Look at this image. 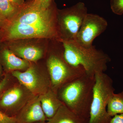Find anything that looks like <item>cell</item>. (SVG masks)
<instances>
[{
    "mask_svg": "<svg viewBox=\"0 0 123 123\" xmlns=\"http://www.w3.org/2000/svg\"><path fill=\"white\" fill-rule=\"evenodd\" d=\"M95 83V75L86 73L61 86L57 90V95L69 110L89 121Z\"/></svg>",
    "mask_w": 123,
    "mask_h": 123,
    "instance_id": "obj_1",
    "label": "cell"
},
{
    "mask_svg": "<svg viewBox=\"0 0 123 123\" xmlns=\"http://www.w3.org/2000/svg\"><path fill=\"white\" fill-rule=\"evenodd\" d=\"M64 57L69 64L82 67L88 74L95 75L98 72H105L107 64L111 61L109 56L92 46L86 47L76 41L62 42Z\"/></svg>",
    "mask_w": 123,
    "mask_h": 123,
    "instance_id": "obj_2",
    "label": "cell"
},
{
    "mask_svg": "<svg viewBox=\"0 0 123 123\" xmlns=\"http://www.w3.org/2000/svg\"><path fill=\"white\" fill-rule=\"evenodd\" d=\"M95 83L88 123H109L112 117L108 113V101L114 93L112 79L104 72L95 75Z\"/></svg>",
    "mask_w": 123,
    "mask_h": 123,
    "instance_id": "obj_3",
    "label": "cell"
},
{
    "mask_svg": "<svg viewBox=\"0 0 123 123\" xmlns=\"http://www.w3.org/2000/svg\"><path fill=\"white\" fill-rule=\"evenodd\" d=\"M51 88L57 92L61 86L72 81L86 73L81 66H73L64 57V52L60 55L52 54L47 62Z\"/></svg>",
    "mask_w": 123,
    "mask_h": 123,
    "instance_id": "obj_4",
    "label": "cell"
},
{
    "mask_svg": "<svg viewBox=\"0 0 123 123\" xmlns=\"http://www.w3.org/2000/svg\"><path fill=\"white\" fill-rule=\"evenodd\" d=\"M35 95L22 84L15 85L5 91L0 98V110L9 116L15 117Z\"/></svg>",
    "mask_w": 123,
    "mask_h": 123,
    "instance_id": "obj_5",
    "label": "cell"
},
{
    "mask_svg": "<svg viewBox=\"0 0 123 123\" xmlns=\"http://www.w3.org/2000/svg\"><path fill=\"white\" fill-rule=\"evenodd\" d=\"M88 11L85 5L79 2L60 15L61 33L64 37L62 42L74 41Z\"/></svg>",
    "mask_w": 123,
    "mask_h": 123,
    "instance_id": "obj_6",
    "label": "cell"
},
{
    "mask_svg": "<svg viewBox=\"0 0 123 123\" xmlns=\"http://www.w3.org/2000/svg\"><path fill=\"white\" fill-rule=\"evenodd\" d=\"M108 22L97 14L88 13L77 33L75 41L86 47H90L93 42L107 28Z\"/></svg>",
    "mask_w": 123,
    "mask_h": 123,
    "instance_id": "obj_7",
    "label": "cell"
},
{
    "mask_svg": "<svg viewBox=\"0 0 123 123\" xmlns=\"http://www.w3.org/2000/svg\"><path fill=\"white\" fill-rule=\"evenodd\" d=\"M48 37H58L56 24L36 25L13 22L7 33L10 39Z\"/></svg>",
    "mask_w": 123,
    "mask_h": 123,
    "instance_id": "obj_8",
    "label": "cell"
},
{
    "mask_svg": "<svg viewBox=\"0 0 123 123\" xmlns=\"http://www.w3.org/2000/svg\"><path fill=\"white\" fill-rule=\"evenodd\" d=\"M12 75L34 95L43 94L51 88L50 77L45 76L33 66L25 71H12Z\"/></svg>",
    "mask_w": 123,
    "mask_h": 123,
    "instance_id": "obj_9",
    "label": "cell"
},
{
    "mask_svg": "<svg viewBox=\"0 0 123 123\" xmlns=\"http://www.w3.org/2000/svg\"><path fill=\"white\" fill-rule=\"evenodd\" d=\"M55 15L49 8L43 9L31 4L20 13L13 22L36 25L56 24Z\"/></svg>",
    "mask_w": 123,
    "mask_h": 123,
    "instance_id": "obj_10",
    "label": "cell"
},
{
    "mask_svg": "<svg viewBox=\"0 0 123 123\" xmlns=\"http://www.w3.org/2000/svg\"><path fill=\"white\" fill-rule=\"evenodd\" d=\"M19 123H35L47 120L42 109L40 95L29 100L15 117Z\"/></svg>",
    "mask_w": 123,
    "mask_h": 123,
    "instance_id": "obj_11",
    "label": "cell"
},
{
    "mask_svg": "<svg viewBox=\"0 0 123 123\" xmlns=\"http://www.w3.org/2000/svg\"><path fill=\"white\" fill-rule=\"evenodd\" d=\"M40 98L42 109L47 119L52 118L63 104L57 92L51 88L40 95Z\"/></svg>",
    "mask_w": 123,
    "mask_h": 123,
    "instance_id": "obj_12",
    "label": "cell"
},
{
    "mask_svg": "<svg viewBox=\"0 0 123 123\" xmlns=\"http://www.w3.org/2000/svg\"><path fill=\"white\" fill-rule=\"evenodd\" d=\"M46 121L47 123H88L89 121L79 116L63 104L55 115Z\"/></svg>",
    "mask_w": 123,
    "mask_h": 123,
    "instance_id": "obj_13",
    "label": "cell"
},
{
    "mask_svg": "<svg viewBox=\"0 0 123 123\" xmlns=\"http://www.w3.org/2000/svg\"><path fill=\"white\" fill-rule=\"evenodd\" d=\"M2 57L8 70L13 71L23 70L30 67L28 61L18 57L12 52L7 49L3 51Z\"/></svg>",
    "mask_w": 123,
    "mask_h": 123,
    "instance_id": "obj_14",
    "label": "cell"
},
{
    "mask_svg": "<svg viewBox=\"0 0 123 123\" xmlns=\"http://www.w3.org/2000/svg\"><path fill=\"white\" fill-rule=\"evenodd\" d=\"M14 52L23 59L31 62L37 61L43 55L42 49L34 46L18 47L14 49Z\"/></svg>",
    "mask_w": 123,
    "mask_h": 123,
    "instance_id": "obj_15",
    "label": "cell"
},
{
    "mask_svg": "<svg viewBox=\"0 0 123 123\" xmlns=\"http://www.w3.org/2000/svg\"><path fill=\"white\" fill-rule=\"evenodd\" d=\"M107 110L108 114L112 117L123 114V91L112 95L108 101Z\"/></svg>",
    "mask_w": 123,
    "mask_h": 123,
    "instance_id": "obj_16",
    "label": "cell"
},
{
    "mask_svg": "<svg viewBox=\"0 0 123 123\" xmlns=\"http://www.w3.org/2000/svg\"><path fill=\"white\" fill-rule=\"evenodd\" d=\"M17 10V6L6 0H0V16L8 18L11 17Z\"/></svg>",
    "mask_w": 123,
    "mask_h": 123,
    "instance_id": "obj_17",
    "label": "cell"
},
{
    "mask_svg": "<svg viewBox=\"0 0 123 123\" xmlns=\"http://www.w3.org/2000/svg\"><path fill=\"white\" fill-rule=\"evenodd\" d=\"M110 5L112 12L115 14H123V0H110Z\"/></svg>",
    "mask_w": 123,
    "mask_h": 123,
    "instance_id": "obj_18",
    "label": "cell"
},
{
    "mask_svg": "<svg viewBox=\"0 0 123 123\" xmlns=\"http://www.w3.org/2000/svg\"><path fill=\"white\" fill-rule=\"evenodd\" d=\"M0 123H19L16 117L6 114L0 110Z\"/></svg>",
    "mask_w": 123,
    "mask_h": 123,
    "instance_id": "obj_19",
    "label": "cell"
},
{
    "mask_svg": "<svg viewBox=\"0 0 123 123\" xmlns=\"http://www.w3.org/2000/svg\"><path fill=\"white\" fill-rule=\"evenodd\" d=\"M52 0H34L32 4L40 8L47 9L49 8Z\"/></svg>",
    "mask_w": 123,
    "mask_h": 123,
    "instance_id": "obj_20",
    "label": "cell"
},
{
    "mask_svg": "<svg viewBox=\"0 0 123 123\" xmlns=\"http://www.w3.org/2000/svg\"><path fill=\"white\" fill-rule=\"evenodd\" d=\"M109 123H123V114L116 115L113 116Z\"/></svg>",
    "mask_w": 123,
    "mask_h": 123,
    "instance_id": "obj_21",
    "label": "cell"
},
{
    "mask_svg": "<svg viewBox=\"0 0 123 123\" xmlns=\"http://www.w3.org/2000/svg\"><path fill=\"white\" fill-rule=\"evenodd\" d=\"M9 82L8 76H5L0 81V93L4 90Z\"/></svg>",
    "mask_w": 123,
    "mask_h": 123,
    "instance_id": "obj_22",
    "label": "cell"
},
{
    "mask_svg": "<svg viewBox=\"0 0 123 123\" xmlns=\"http://www.w3.org/2000/svg\"><path fill=\"white\" fill-rule=\"evenodd\" d=\"M6 0L11 2L17 6L21 5L24 2V0Z\"/></svg>",
    "mask_w": 123,
    "mask_h": 123,
    "instance_id": "obj_23",
    "label": "cell"
},
{
    "mask_svg": "<svg viewBox=\"0 0 123 123\" xmlns=\"http://www.w3.org/2000/svg\"><path fill=\"white\" fill-rule=\"evenodd\" d=\"M4 18L0 16V24H2L4 22Z\"/></svg>",
    "mask_w": 123,
    "mask_h": 123,
    "instance_id": "obj_24",
    "label": "cell"
},
{
    "mask_svg": "<svg viewBox=\"0 0 123 123\" xmlns=\"http://www.w3.org/2000/svg\"><path fill=\"white\" fill-rule=\"evenodd\" d=\"M1 74H2V69H1V66L0 64V77L1 76Z\"/></svg>",
    "mask_w": 123,
    "mask_h": 123,
    "instance_id": "obj_25",
    "label": "cell"
},
{
    "mask_svg": "<svg viewBox=\"0 0 123 123\" xmlns=\"http://www.w3.org/2000/svg\"><path fill=\"white\" fill-rule=\"evenodd\" d=\"M47 123V122L46 123V121H43V122H38V123Z\"/></svg>",
    "mask_w": 123,
    "mask_h": 123,
    "instance_id": "obj_26",
    "label": "cell"
}]
</instances>
